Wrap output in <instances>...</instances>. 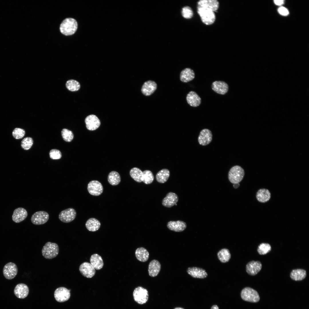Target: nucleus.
I'll return each instance as SVG.
<instances>
[{"label": "nucleus", "mask_w": 309, "mask_h": 309, "mask_svg": "<svg viewBox=\"0 0 309 309\" xmlns=\"http://www.w3.org/2000/svg\"><path fill=\"white\" fill-rule=\"evenodd\" d=\"M85 122L86 128L90 130H96L100 124V120L94 114L90 115L86 117Z\"/></svg>", "instance_id": "14"}, {"label": "nucleus", "mask_w": 309, "mask_h": 309, "mask_svg": "<svg viewBox=\"0 0 309 309\" xmlns=\"http://www.w3.org/2000/svg\"><path fill=\"white\" fill-rule=\"evenodd\" d=\"M146 172V170L142 171L140 169L137 167H134L130 170V175L131 177L136 181L138 183L142 181L144 183Z\"/></svg>", "instance_id": "16"}, {"label": "nucleus", "mask_w": 309, "mask_h": 309, "mask_svg": "<svg viewBox=\"0 0 309 309\" xmlns=\"http://www.w3.org/2000/svg\"><path fill=\"white\" fill-rule=\"evenodd\" d=\"M70 296L69 290L64 287H60L57 288L54 293V296L56 300L60 302L68 300Z\"/></svg>", "instance_id": "10"}, {"label": "nucleus", "mask_w": 309, "mask_h": 309, "mask_svg": "<svg viewBox=\"0 0 309 309\" xmlns=\"http://www.w3.org/2000/svg\"><path fill=\"white\" fill-rule=\"evenodd\" d=\"M197 13L202 22L207 25L213 24L215 19V15L214 11L205 7L197 6Z\"/></svg>", "instance_id": "4"}, {"label": "nucleus", "mask_w": 309, "mask_h": 309, "mask_svg": "<svg viewBox=\"0 0 309 309\" xmlns=\"http://www.w3.org/2000/svg\"><path fill=\"white\" fill-rule=\"evenodd\" d=\"M167 227L171 231L175 232H181L185 229L187 224L185 222L181 221H170L167 223Z\"/></svg>", "instance_id": "23"}, {"label": "nucleus", "mask_w": 309, "mask_h": 309, "mask_svg": "<svg viewBox=\"0 0 309 309\" xmlns=\"http://www.w3.org/2000/svg\"><path fill=\"white\" fill-rule=\"evenodd\" d=\"M169 170L166 169H163L159 171L156 175V179L159 183H163L168 180L170 176Z\"/></svg>", "instance_id": "33"}, {"label": "nucleus", "mask_w": 309, "mask_h": 309, "mask_svg": "<svg viewBox=\"0 0 309 309\" xmlns=\"http://www.w3.org/2000/svg\"><path fill=\"white\" fill-rule=\"evenodd\" d=\"M271 249V246L269 244L262 243L258 246L257 251L260 255H265L269 252Z\"/></svg>", "instance_id": "37"}, {"label": "nucleus", "mask_w": 309, "mask_h": 309, "mask_svg": "<svg viewBox=\"0 0 309 309\" xmlns=\"http://www.w3.org/2000/svg\"><path fill=\"white\" fill-rule=\"evenodd\" d=\"M108 180L109 183L111 185H116L120 183L121 178L118 172L113 171L110 172L108 174Z\"/></svg>", "instance_id": "35"}, {"label": "nucleus", "mask_w": 309, "mask_h": 309, "mask_svg": "<svg viewBox=\"0 0 309 309\" xmlns=\"http://www.w3.org/2000/svg\"><path fill=\"white\" fill-rule=\"evenodd\" d=\"M197 4L198 7L208 8L214 12L217 10L219 5L217 0H201L198 2Z\"/></svg>", "instance_id": "24"}, {"label": "nucleus", "mask_w": 309, "mask_h": 309, "mask_svg": "<svg viewBox=\"0 0 309 309\" xmlns=\"http://www.w3.org/2000/svg\"><path fill=\"white\" fill-rule=\"evenodd\" d=\"M76 215L74 209L70 208L62 211L59 215V218L62 222L68 223L74 220Z\"/></svg>", "instance_id": "7"}, {"label": "nucleus", "mask_w": 309, "mask_h": 309, "mask_svg": "<svg viewBox=\"0 0 309 309\" xmlns=\"http://www.w3.org/2000/svg\"><path fill=\"white\" fill-rule=\"evenodd\" d=\"M211 309H219L218 306L216 305H214L211 307Z\"/></svg>", "instance_id": "46"}, {"label": "nucleus", "mask_w": 309, "mask_h": 309, "mask_svg": "<svg viewBox=\"0 0 309 309\" xmlns=\"http://www.w3.org/2000/svg\"><path fill=\"white\" fill-rule=\"evenodd\" d=\"M279 13L281 15L283 16L287 15L289 13L288 10L285 7H280L278 9Z\"/></svg>", "instance_id": "43"}, {"label": "nucleus", "mask_w": 309, "mask_h": 309, "mask_svg": "<svg viewBox=\"0 0 309 309\" xmlns=\"http://www.w3.org/2000/svg\"><path fill=\"white\" fill-rule=\"evenodd\" d=\"M49 219L48 213L44 211H39L34 213L32 216V223L36 225H40L46 223Z\"/></svg>", "instance_id": "9"}, {"label": "nucleus", "mask_w": 309, "mask_h": 309, "mask_svg": "<svg viewBox=\"0 0 309 309\" xmlns=\"http://www.w3.org/2000/svg\"><path fill=\"white\" fill-rule=\"evenodd\" d=\"M157 84L154 81L149 80L145 82L141 89L142 94L146 96H150L156 90Z\"/></svg>", "instance_id": "15"}, {"label": "nucleus", "mask_w": 309, "mask_h": 309, "mask_svg": "<svg viewBox=\"0 0 309 309\" xmlns=\"http://www.w3.org/2000/svg\"><path fill=\"white\" fill-rule=\"evenodd\" d=\"M13 137L16 139H19L23 138L25 134V130L20 128H15L12 132Z\"/></svg>", "instance_id": "40"}, {"label": "nucleus", "mask_w": 309, "mask_h": 309, "mask_svg": "<svg viewBox=\"0 0 309 309\" xmlns=\"http://www.w3.org/2000/svg\"><path fill=\"white\" fill-rule=\"evenodd\" d=\"M198 139L200 145L204 146L207 145L212 140L211 132L208 129H203L200 131Z\"/></svg>", "instance_id": "13"}, {"label": "nucleus", "mask_w": 309, "mask_h": 309, "mask_svg": "<svg viewBox=\"0 0 309 309\" xmlns=\"http://www.w3.org/2000/svg\"><path fill=\"white\" fill-rule=\"evenodd\" d=\"M78 27L77 22L72 18H67L62 22L60 26L61 33L66 35H70L74 34Z\"/></svg>", "instance_id": "1"}, {"label": "nucleus", "mask_w": 309, "mask_h": 309, "mask_svg": "<svg viewBox=\"0 0 309 309\" xmlns=\"http://www.w3.org/2000/svg\"><path fill=\"white\" fill-rule=\"evenodd\" d=\"M90 264L96 270L101 269L103 266L104 263L101 257L97 254L92 255L90 259Z\"/></svg>", "instance_id": "29"}, {"label": "nucleus", "mask_w": 309, "mask_h": 309, "mask_svg": "<svg viewBox=\"0 0 309 309\" xmlns=\"http://www.w3.org/2000/svg\"><path fill=\"white\" fill-rule=\"evenodd\" d=\"M211 88L215 92L222 95L226 94L229 89L227 84L224 82L220 81L213 82L212 84Z\"/></svg>", "instance_id": "19"}, {"label": "nucleus", "mask_w": 309, "mask_h": 309, "mask_svg": "<svg viewBox=\"0 0 309 309\" xmlns=\"http://www.w3.org/2000/svg\"><path fill=\"white\" fill-rule=\"evenodd\" d=\"M101 224L97 219L91 218L89 219L86 222L85 225L86 228L89 231H95L99 229Z\"/></svg>", "instance_id": "31"}, {"label": "nucleus", "mask_w": 309, "mask_h": 309, "mask_svg": "<svg viewBox=\"0 0 309 309\" xmlns=\"http://www.w3.org/2000/svg\"><path fill=\"white\" fill-rule=\"evenodd\" d=\"M174 309H183V308H181L177 307V308H174Z\"/></svg>", "instance_id": "47"}, {"label": "nucleus", "mask_w": 309, "mask_h": 309, "mask_svg": "<svg viewBox=\"0 0 309 309\" xmlns=\"http://www.w3.org/2000/svg\"><path fill=\"white\" fill-rule=\"evenodd\" d=\"M217 255L218 259L222 263L228 262L231 258V254L229 250L225 248L219 250L217 253Z\"/></svg>", "instance_id": "34"}, {"label": "nucleus", "mask_w": 309, "mask_h": 309, "mask_svg": "<svg viewBox=\"0 0 309 309\" xmlns=\"http://www.w3.org/2000/svg\"><path fill=\"white\" fill-rule=\"evenodd\" d=\"M59 247L56 243L48 242L45 243L41 251L43 257L47 259L54 258L58 255Z\"/></svg>", "instance_id": "3"}, {"label": "nucleus", "mask_w": 309, "mask_h": 309, "mask_svg": "<svg viewBox=\"0 0 309 309\" xmlns=\"http://www.w3.org/2000/svg\"><path fill=\"white\" fill-rule=\"evenodd\" d=\"M33 144V140L32 138L30 137H26L21 141V146L23 149L27 150L31 148Z\"/></svg>", "instance_id": "38"}, {"label": "nucleus", "mask_w": 309, "mask_h": 309, "mask_svg": "<svg viewBox=\"0 0 309 309\" xmlns=\"http://www.w3.org/2000/svg\"><path fill=\"white\" fill-rule=\"evenodd\" d=\"M306 276V271L302 269L294 270L291 272L290 276L292 279L295 281H301L304 279Z\"/></svg>", "instance_id": "32"}, {"label": "nucleus", "mask_w": 309, "mask_h": 309, "mask_svg": "<svg viewBox=\"0 0 309 309\" xmlns=\"http://www.w3.org/2000/svg\"><path fill=\"white\" fill-rule=\"evenodd\" d=\"M241 295L243 300L247 302H257L260 299L258 292L255 290L249 287L243 288L241 292Z\"/></svg>", "instance_id": "5"}, {"label": "nucleus", "mask_w": 309, "mask_h": 309, "mask_svg": "<svg viewBox=\"0 0 309 309\" xmlns=\"http://www.w3.org/2000/svg\"><path fill=\"white\" fill-rule=\"evenodd\" d=\"M49 155L50 158L53 159H58L62 157L61 152L56 149L51 150L49 152Z\"/></svg>", "instance_id": "42"}, {"label": "nucleus", "mask_w": 309, "mask_h": 309, "mask_svg": "<svg viewBox=\"0 0 309 309\" xmlns=\"http://www.w3.org/2000/svg\"><path fill=\"white\" fill-rule=\"evenodd\" d=\"M135 255L137 259L142 262L147 261L149 256L148 251L145 248L143 247H140L137 248L135 251Z\"/></svg>", "instance_id": "30"}, {"label": "nucleus", "mask_w": 309, "mask_h": 309, "mask_svg": "<svg viewBox=\"0 0 309 309\" xmlns=\"http://www.w3.org/2000/svg\"><path fill=\"white\" fill-rule=\"evenodd\" d=\"M245 175L243 169L239 165L232 167L228 173V178L231 183L233 184L238 183L243 179Z\"/></svg>", "instance_id": "2"}, {"label": "nucleus", "mask_w": 309, "mask_h": 309, "mask_svg": "<svg viewBox=\"0 0 309 309\" xmlns=\"http://www.w3.org/2000/svg\"><path fill=\"white\" fill-rule=\"evenodd\" d=\"M79 270L83 276L88 278L92 277L96 272L95 269L91 264L87 262H83L80 265Z\"/></svg>", "instance_id": "12"}, {"label": "nucleus", "mask_w": 309, "mask_h": 309, "mask_svg": "<svg viewBox=\"0 0 309 309\" xmlns=\"http://www.w3.org/2000/svg\"><path fill=\"white\" fill-rule=\"evenodd\" d=\"M66 86L69 90L72 92L78 91L80 88V84L77 81L74 80H68L66 83Z\"/></svg>", "instance_id": "36"}, {"label": "nucleus", "mask_w": 309, "mask_h": 309, "mask_svg": "<svg viewBox=\"0 0 309 309\" xmlns=\"http://www.w3.org/2000/svg\"><path fill=\"white\" fill-rule=\"evenodd\" d=\"M27 216V213L24 208L19 207L14 210L12 215V219L16 223H20L24 220Z\"/></svg>", "instance_id": "22"}, {"label": "nucleus", "mask_w": 309, "mask_h": 309, "mask_svg": "<svg viewBox=\"0 0 309 309\" xmlns=\"http://www.w3.org/2000/svg\"><path fill=\"white\" fill-rule=\"evenodd\" d=\"M195 77V74L193 70L189 68H186L182 70L180 75V80L185 83L192 80Z\"/></svg>", "instance_id": "27"}, {"label": "nucleus", "mask_w": 309, "mask_h": 309, "mask_svg": "<svg viewBox=\"0 0 309 309\" xmlns=\"http://www.w3.org/2000/svg\"><path fill=\"white\" fill-rule=\"evenodd\" d=\"M275 4L278 5H280L283 4L284 1L283 0H275L274 1Z\"/></svg>", "instance_id": "44"}, {"label": "nucleus", "mask_w": 309, "mask_h": 309, "mask_svg": "<svg viewBox=\"0 0 309 309\" xmlns=\"http://www.w3.org/2000/svg\"><path fill=\"white\" fill-rule=\"evenodd\" d=\"M103 187L102 184L96 180L90 181L88 184L87 190L89 193L94 196H98L103 191Z\"/></svg>", "instance_id": "11"}, {"label": "nucleus", "mask_w": 309, "mask_h": 309, "mask_svg": "<svg viewBox=\"0 0 309 309\" xmlns=\"http://www.w3.org/2000/svg\"><path fill=\"white\" fill-rule=\"evenodd\" d=\"M18 269L16 265L12 262H9L4 266L3 273L4 277L8 280L14 278L17 275Z\"/></svg>", "instance_id": "8"}, {"label": "nucleus", "mask_w": 309, "mask_h": 309, "mask_svg": "<svg viewBox=\"0 0 309 309\" xmlns=\"http://www.w3.org/2000/svg\"><path fill=\"white\" fill-rule=\"evenodd\" d=\"M182 14L183 17L185 18L190 19L193 15V11L191 8L189 6L184 7L182 9Z\"/></svg>", "instance_id": "41"}, {"label": "nucleus", "mask_w": 309, "mask_h": 309, "mask_svg": "<svg viewBox=\"0 0 309 309\" xmlns=\"http://www.w3.org/2000/svg\"><path fill=\"white\" fill-rule=\"evenodd\" d=\"M161 268V265L159 261L153 260L149 263L148 267L149 275L152 277L157 276L159 273Z\"/></svg>", "instance_id": "28"}, {"label": "nucleus", "mask_w": 309, "mask_h": 309, "mask_svg": "<svg viewBox=\"0 0 309 309\" xmlns=\"http://www.w3.org/2000/svg\"><path fill=\"white\" fill-rule=\"evenodd\" d=\"M262 264L259 261H251L247 263L246 269L247 273L249 275L254 276L256 275L261 270Z\"/></svg>", "instance_id": "18"}, {"label": "nucleus", "mask_w": 309, "mask_h": 309, "mask_svg": "<svg viewBox=\"0 0 309 309\" xmlns=\"http://www.w3.org/2000/svg\"><path fill=\"white\" fill-rule=\"evenodd\" d=\"M62 136L63 139L67 142H70L74 138L72 132L67 129H63L61 131Z\"/></svg>", "instance_id": "39"}, {"label": "nucleus", "mask_w": 309, "mask_h": 309, "mask_svg": "<svg viewBox=\"0 0 309 309\" xmlns=\"http://www.w3.org/2000/svg\"><path fill=\"white\" fill-rule=\"evenodd\" d=\"M179 200L178 195L173 192L168 193L162 201V205L166 207L170 208L177 204Z\"/></svg>", "instance_id": "17"}, {"label": "nucleus", "mask_w": 309, "mask_h": 309, "mask_svg": "<svg viewBox=\"0 0 309 309\" xmlns=\"http://www.w3.org/2000/svg\"><path fill=\"white\" fill-rule=\"evenodd\" d=\"M239 183H236V184H234V185H233V187L235 189L237 188L238 187H239Z\"/></svg>", "instance_id": "45"}, {"label": "nucleus", "mask_w": 309, "mask_h": 309, "mask_svg": "<svg viewBox=\"0 0 309 309\" xmlns=\"http://www.w3.org/2000/svg\"><path fill=\"white\" fill-rule=\"evenodd\" d=\"M271 195L269 191L266 189L262 188L258 190L256 194L257 200L261 203L268 201L271 198Z\"/></svg>", "instance_id": "26"}, {"label": "nucleus", "mask_w": 309, "mask_h": 309, "mask_svg": "<svg viewBox=\"0 0 309 309\" xmlns=\"http://www.w3.org/2000/svg\"><path fill=\"white\" fill-rule=\"evenodd\" d=\"M133 296L135 301L139 304H143L147 301L148 292L147 290L142 287L136 288L133 292Z\"/></svg>", "instance_id": "6"}, {"label": "nucleus", "mask_w": 309, "mask_h": 309, "mask_svg": "<svg viewBox=\"0 0 309 309\" xmlns=\"http://www.w3.org/2000/svg\"><path fill=\"white\" fill-rule=\"evenodd\" d=\"M186 100L190 106L193 107L199 106L201 102V98L196 92L193 91H190L188 94Z\"/></svg>", "instance_id": "25"}, {"label": "nucleus", "mask_w": 309, "mask_h": 309, "mask_svg": "<svg viewBox=\"0 0 309 309\" xmlns=\"http://www.w3.org/2000/svg\"><path fill=\"white\" fill-rule=\"evenodd\" d=\"M14 292L15 296L18 298H24L28 296L29 289L27 286L23 283L17 284L15 287Z\"/></svg>", "instance_id": "21"}, {"label": "nucleus", "mask_w": 309, "mask_h": 309, "mask_svg": "<svg viewBox=\"0 0 309 309\" xmlns=\"http://www.w3.org/2000/svg\"><path fill=\"white\" fill-rule=\"evenodd\" d=\"M187 272L192 277L195 278H204L208 275L205 270L197 267H189L187 270Z\"/></svg>", "instance_id": "20"}]
</instances>
